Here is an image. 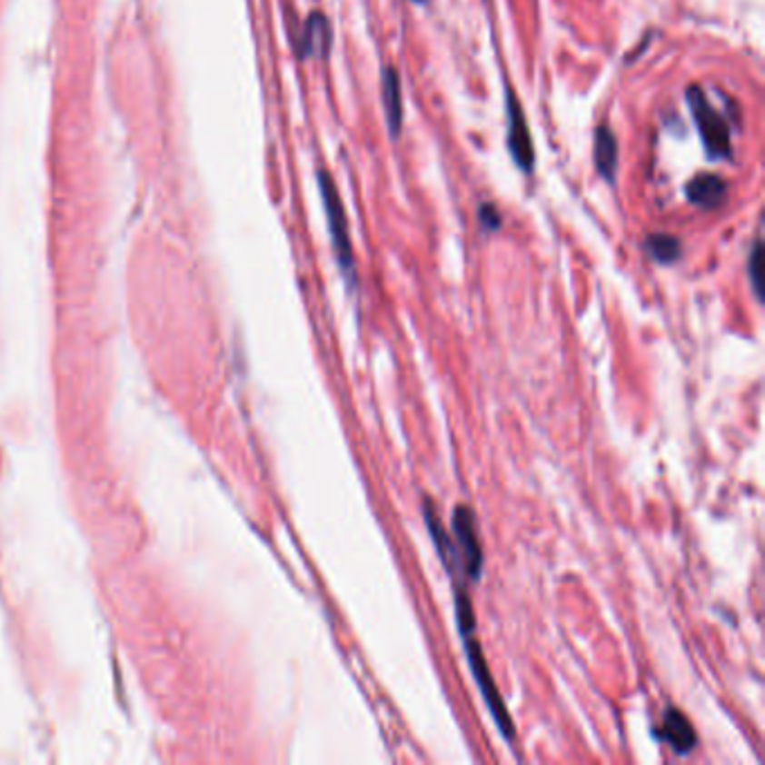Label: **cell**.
<instances>
[{
    "label": "cell",
    "instance_id": "obj_1",
    "mask_svg": "<svg viewBox=\"0 0 765 765\" xmlns=\"http://www.w3.org/2000/svg\"><path fill=\"white\" fill-rule=\"evenodd\" d=\"M319 194H322L323 209H326V220L330 229V238H333L334 256H337L339 267H342L343 276H346L348 285L355 288L357 283V272H355V256H353V243H351V232H348V218L346 209H343L342 198H339V191L334 186L333 178L326 174V171H319Z\"/></svg>",
    "mask_w": 765,
    "mask_h": 765
},
{
    "label": "cell",
    "instance_id": "obj_2",
    "mask_svg": "<svg viewBox=\"0 0 765 765\" xmlns=\"http://www.w3.org/2000/svg\"><path fill=\"white\" fill-rule=\"evenodd\" d=\"M687 104H690L691 117L693 122H696L698 135H700L702 144H705L707 155L714 157V160H730V126L723 114L716 113V110L710 106L700 85H690V88H687Z\"/></svg>",
    "mask_w": 765,
    "mask_h": 765
},
{
    "label": "cell",
    "instance_id": "obj_3",
    "mask_svg": "<svg viewBox=\"0 0 765 765\" xmlns=\"http://www.w3.org/2000/svg\"><path fill=\"white\" fill-rule=\"evenodd\" d=\"M462 644H465L467 662H470L472 673H474L478 691H481L482 700H485V705L490 707V711H492V716H494L496 725H499L501 734H503L508 740H512L514 739V723H512L508 707H505L503 698H501V693H499V687H496L494 678H492L490 667H487L485 656H482L481 642L476 640V633L462 635Z\"/></svg>",
    "mask_w": 765,
    "mask_h": 765
},
{
    "label": "cell",
    "instance_id": "obj_4",
    "mask_svg": "<svg viewBox=\"0 0 765 765\" xmlns=\"http://www.w3.org/2000/svg\"><path fill=\"white\" fill-rule=\"evenodd\" d=\"M452 530H453V546L461 554L462 563V577L467 581H478L482 572V548L481 539H478L476 516L467 505H456L452 516Z\"/></svg>",
    "mask_w": 765,
    "mask_h": 765
},
{
    "label": "cell",
    "instance_id": "obj_5",
    "mask_svg": "<svg viewBox=\"0 0 765 765\" xmlns=\"http://www.w3.org/2000/svg\"><path fill=\"white\" fill-rule=\"evenodd\" d=\"M505 110H508V146L514 164L523 174H532L534 169V144L530 135L528 122H525L523 106L512 88L505 93Z\"/></svg>",
    "mask_w": 765,
    "mask_h": 765
},
{
    "label": "cell",
    "instance_id": "obj_6",
    "mask_svg": "<svg viewBox=\"0 0 765 765\" xmlns=\"http://www.w3.org/2000/svg\"><path fill=\"white\" fill-rule=\"evenodd\" d=\"M330 50H333V27H330V21L326 14L313 12L305 18L303 27H301L296 52H299L301 59L313 55L328 59Z\"/></svg>",
    "mask_w": 765,
    "mask_h": 765
},
{
    "label": "cell",
    "instance_id": "obj_7",
    "mask_svg": "<svg viewBox=\"0 0 765 765\" xmlns=\"http://www.w3.org/2000/svg\"><path fill=\"white\" fill-rule=\"evenodd\" d=\"M660 739L667 740L673 748V752L687 757L696 748V731H693L690 719L682 714L678 707H669L662 716V723L658 730Z\"/></svg>",
    "mask_w": 765,
    "mask_h": 765
},
{
    "label": "cell",
    "instance_id": "obj_8",
    "mask_svg": "<svg viewBox=\"0 0 765 765\" xmlns=\"http://www.w3.org/2000/svg\"><path fill=\"white\" fill-rule=\"evenodd\" d=\"M382 102H384L386 126L391 137H400L402 124H404V104H402L400 76L393 65L382 68Z\"/></svg>",
    "mask_w": 765,
    "mask_h": 765
},
{
    "label": "cell",
    "instance_id": "obj_9",
    "mask_svg": "<svg viewBox=\"0 0 765 765\" xmlns=\"http://www.w3.org/2000/svg\"><path fill=\"white\" fill-rule=\"evenodd\" d=\"M728 183L714 174H700L685 186L687 200L700 209H716L728 198Z\"/></svg>",
    "mask_w": 765,
    "mask_h": 765
},
{
    "label": "cell",
    "instance_id": "obj_10",
    "mask_svg": "<svg viewBox=\"0 0 765 765\" xmlns=\"http://www.w3.org/2000/svg\"><path fill=\"white\" fill-rule=\"evenodd\" d=\"M592 155H595V166H597V171H600L601 178H604L606 183H615V175H618V162H620V148H618V137L613 135V131H611L606 124L597 126Z\"/></svg>",
    "mask_w": 765,
    "mask_h": 765
},
{
    "label": "cell",
    "instance_id": "obj_11",
    "mask_svg": "<svg viewBox=\"0 0 765 765\" xmlns=\"http://www.w3.org/2000/svg\"><path fill=\"white\" fill-rule=\"evenodd\" d=\"M644 250L660 265H671L682 254V243L671 233H649L644 241Z\"/></svg>",
    "mask_w": 765,
    "mask_h": 765
},
{
    "label": "cell",
    "instance_id": "obj_12",
    "mask_svg": "<svg viewBox=\"0 0 765 765\" xmlns=\"http://www.w3.org/2000/svg\"><path fill=\"white\" fill-rule=\"evenodd\" d=\"M748 274H750V281H752V290L754 294H757V299H761L763 296V245L761 241H754L752 245V252H750V258H748Z\"/></svg>",
    "mask_w": 765,
    "mask_h": 765
},
{
    "label": "cell",
    "instance_id": "obj_13",
    "mask_svg": "<svg viewBox=\"0 0 765 765\" xmlns=\"http://www.w3.org/2000/svg\"><path fill=\"white\" fill-rule=\"evenodd\" d=\"M478 223H481V227L485 229L487 233L499 232V229H501V214H499V209H496V204L482 203L481 207H478Z\"/></svg>",
    "mask_w": 765,
    "mask_h": 765
},
{
    "label": "cell",
    "instance_id": "obj_14",
    "mask_svg": "<svg viewBox=\"0 0 765 765\" xmlns=\"http://www.w3.org/2000/svg\"><path fill=\"white\" fill-rule=\"evenodd\" d=\"M413 3H418V5H427L429 0H413Z\"/></svg>",
    "mask_w": 765,
    "mask_h": 765
}]
</instances>
